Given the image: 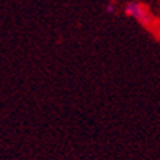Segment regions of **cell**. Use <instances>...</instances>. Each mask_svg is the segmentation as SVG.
Returning <instances> with one entry per match:
<instances>
[{
	"label": "cell",
	"mask_w": 160,
	"mask_h": 160,
	"mask_svg": "<svg viewBox=\"0 0 160 160\" xmlns=\"http://www.w3.org/2000/svg\"><path fill=\"white\" fill-rule=\"evenodd\" d=\"M106 12L107 13H114V12H116V6H114L113 3H110L109 6L106 7Z\"/></svg>",
	"instance_id": "2"
},
{
	"label": "cell",
	"mask_w": 160,
	"mask_h": 160,
	"mask_svg": "<svg viewBox=\"0 0 160 160\" xmlns=\"http://www.w3.org/2000/svg\"><path fill=\"white\" fill-rule=\"evenodd\" d=\"M127 16H133L139 20L140 23L143 24H149L150 23V14L147 12V9L140 3H134V2H130L126 4V9H124Z\"/></svg>",
	"instance_id": "1"
}]
</instances>
